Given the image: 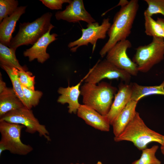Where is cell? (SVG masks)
<instances>
[{
	"mask_svg": "<svg viewBox=\"0 0 164 164\" xmlns=\"http://www.w3.org/2000/svg\"><path fill=\"white\" fill-rule=\"evenodd\" d=\"M70 164H74L72 163H71ZM75 164H85L84 163H80V164H79V163H76Z\"/></svg>",
	"mask_w": 164,
	"mask_h": 164,
	"instance_id": "33",
	"label": "cell"
},
{
	"mask_svg": "<svg viewBox=\"0 0 164 164\" xmlns=\"http://www.w3.org/2000/svg\"><path fill=\"white\" fill-rule=\"evenodd\" d=\"M139 8L138 1L131 0L121 7L115 15L107 34L109 39L100 51L102 57L118 42L127 39L131 33L134 21Z\"/></svg>",
	"mask_w": 164,
	"mask_h": 164,
	"instance_id": "1",
	"label": "cell"
},
{
	"mask_svg": "<svg viewBox=\"0 0 164 164\" xmlns=\"http://www.w3.org/2000/svg\"><path fill=\"white\" fill-rule=\"evenodd\" d=\"M22 87L27 102V108L31 109L32 107H35L38 104L43 93L39 91L29 90L22 85Z\"/></svg>",
	"mask_w": 164,
	"mask_h": 164,
	"instance_id": "25",
	"label": "cell"
},
{
	"mask_svg": "<svg viewBox=\"0 0 164 164\" xmlns=\"http://www.w3.org/2000/svg\"><path fill=\"white\" fill-rule=\"evenodd\" d=\"M77 114L86 123L95 128L102 131H109L110 124L106 117L90 107L80 104Z\"/></svg>",
	"mask_w": 164,
	"mask_h": 164,
	"instance_id": "14",
	"label": "cell"
},
{
	"mask_svg": "<svg viewBox=\"0 0 164 164\" xmlns=\"http://www.w3.org/2000/svg\"><path fill=\"white\" fill-rule=\"evenodd\" d=\"M52 16L51 13L46 12L32 22L20 23L19 31L12 39L9 47L16 50L22 45H33L49 30Z\"/></svg>",
	"mask_w": 164,
	"mask_h": 164,
	"instance_id": "4",
	"label": "cell"
},
{
	"mask_svg": "<svg viewBox=\"0 0 164 164\" xmlns=\"http://www.w3.org/2000/svg\"><path fill=\"white\" fill-rule=\"evenodd\" d=\"M19 2L15 0H0V22L11 15L17 9Z\"/></svg>",
	"mask_w": 164,
	"mask_h": 164,
	"instance_id": "24",
	"label": "cell"
},
{
	"mask_svg": "<svg viewBox=\"0 0 164 164\" xmlns=\"http://www.w3.org/2000/svg\"><path fill=\"white\" fill-rule=\"evenodd\" d=\"M157 21L161 26L164 31L163 38L164 39V19L157 18Z\"/></svg>",
	"mask_w": 164,
	"mask_h": 164,
	"instance_id": "30",
	"label": "cell"
},
{
	"mask_svg": "<svg viewBox=\"0 0 164 164\" xmlns=\"http://www.w3.org/2000/svg\"><path fill=\"white\" fill-rule=\"evenodd\" d=\"M132 89L131 84L123 83L118 86V89L114 97L110 109L105 116L110 125L131 100Z\"/></svg>",
	"mask_w": 164,
	"mask_h": 164,
	"instance_id": "13",
	"label": "cell"
},
{
	"mask_svg": "<svg viewBox=\"0 0 164 164\" xmlns=\"http://www.w3.org/2000/svg\"><path fill=\"white\" fill-rule=\"evenodd\" d=\"M19 81L22 85L28 89L35 90V76H32V74L30 72L17 69Z\"/></svg>",
	"mask_w": 164,
	"mask_h": 164,
	"instance_id": "27",
	"label": "cell"
},
{
	"mask_svg": "<svg viewBox=\"0 0 164 164\" xmlns=\"http://www.w3.org/2000/svg\"><path fill=\"white\" fill-rule=\"evenodd\" d=\"M114 140L116 142H131L138 149L142 151L152 142L162 144L164 141V135L148 128L137 112L122 132L118 136L114 137Z\"/></svg>",
	"mask_w": 164,
	"mask_h": 164,
	"instance_id": "3",
	"label": "cell"
},
{
	"mask_svg": "<svg viewBox=\"0 0 164 164\" xmlns=\"http://www.w3.org/2000/svg\"><path fill=\"white\" fill-rule=\"evenodd\" d=\"M55 16L58 20L62 19L70 22L83 21L90 24L96 22L85 9L82 0H72L65 10L57 12Z\"/></svg>",
	"mask_w": 164,
	"mask_h": 164,
	"instance_id": "11",
	"label": "cell"
},
{
	"mask_svg": "<svg viewBox=\"0 0 164 164\" xmlns=\"http://www.w3.org/2000/svg\"><path fill=\"white\" fill-rule=\"evenodd\" d=\"M111 24L108 18L104 19L100 25L96 22L88 24L87 28H82V34L78 39L69 43L68 46L70 51L76 52L80 46H87L89 43L93 45L92 53L95 50L96 43L98 39H104Z\"/></svg>",
	"mask_w": 164,
	"mask_h": 164,
	"instance_id": "8",
	"label": "cell"
},
{
	"mask_svg": "<svg viewBox=\"0 0 164 164\" xmlns=\"http://www.w3.org/2000/svg\"><path fill=\"white\" fill-rule=\"evenodd\" d=\"M6 84L2 80L1 77L0 79V93L3 92L6 88Z\"/></svg>",
	"mask_w": 164,
	"mask_h": 164,
	"instance_id": "29",
	"label": "cell"
},
{
	"mask_svg": "<svg viewBox=\"0 0 164 164\" xmlns=\"http://www.w3.org/2000/svg\"><path fill=\"white\" fill-rule=\"evenodd\" d=\"M130 84L132 89L131 100L138 101L142 97L149 95H164V81L159 85L153 86H142L135 82Z\"/></svg>",
	"mask_w": 164,
	"mask_h": 164,
	"instance_id": "19",
	"label": "cell"
},
{
	"mask_svg": "<svg viewBox=\"0 0 164 164\" xmlns=\"http://www.w3.org/2000/svg\"><path fill=\"white\" fill-rule=\"evenodd\" d=\"M0 120L22 125L26 128V132L31 134L38 132L40 136H44L48 141L51 140L45 126L40 124L32 111L25 107L7 112L0 117Z\"/></svg>",
	"mask_w": 164,
	"mask_h": 164,
	"instance_id": "7",
	"label": "cell"
},
{
	"mask_svg": "<svg viewBox=\"0 0 164 164\" xmlns=\"http://www.w3.org/2000/svg\"><path fill=\"white\" fill-rule=\"evenodd\" d=\"M158 148L159 146L155 145L150 148L142 150L140 157L131 164H161V161L155 156Z\"/></svg>",
	"mask_w": 164,
	"mask_h": 164,
	"instance_id": "23",
	"label": "cell"
},
{
	"mask_svg": "<svg viewBox=\"0 0 164 164\" xmlns=\"http://www.w3.org/2000/svg\"><path fill=\"white\" fill-rule=\"evenodd\" d=\"M138 102L131 100L114 119L112 125L114 137L120 135L133 119Z\"/></svg>",
	"mask_w": 164,
	"mask_h": 164,
	"instance_id": "17",
	"label": "cell"
},
{
	"mask_svg": "<svg viewBox=\"0 0 164 164\" xmlns=\"http://www.w3.org/2000/svg\"><path fill=\"white\" fill-rule=\"evenodd\" d=\"M26 7V6L19 7L11 15L4 19L0 23V43L7 47L9 46L16 22L25 13Z\"/></svg>",
	"mask_w": 164,
	"mask_h": 164,
	"instance_id": "16",
	"label": "cell"
},
{
	"mask_svg": "<svg viewBox=\"0 0 164 164\" xmlns=\"http://www.w3.org/2000/svg\"><path fill=\"white\" fill-rule=\"evenodd\" d=\"M148 7L145 11L149 16L161 14L164 16V0H145Z\"/></svg>",
	"mask_w": 164,
	"mask_h": 164,
	"instance_id": "26",
	"label": "cell"
},
{
	"mask_svg": "<svg viewBox=\"0 0 164 164\" xmlns=\"http://www.w3.org/2000/svg\"><path fill=\"white\" fill-rule=\"evenodd\" d=\"M25 107L13 88L7 87L0 93V116Z\"/></svg>",
	"mask_w": 164,
	"mask_h": 164,
	"instance_id": "18",
	"label": "cell"
},
{
	"mask_svg": "<svg viewBox=\"0 0 164 164\" xmlns=\"http://www.w3.org/2000/svg\"><path fill=\"white\" fill-rule=\"evenodd\" d=\"M55 26L52 24L48 32L39 38L30 48L23 52V55L28 57L29 61L35 59L40 63H43L50 57L46 50L49 45L57 39V35L55 33L50 34L51 30Z\"/></svg>",
	"mask_w": 164,
	"mask_h": 164,
	"instance_id": "12",
	"label": "cell"
},
{
	"mask_svg": "<svg viewBox=\"0 0 164 164\" xmlns=\"http://www.w3.org/2000/svg\"><path fill=\"white\" fill-rule=\"evenodd\" d=\"M160 149L162 153L164 155V141L163 143L161 145Z\"/></svg>",
	"mask_w": 164,
	"mask_h": 164,
	"instance_id": "31",
	"label": "cell"
},
{
	"mask_svg": "<svg viewBox=\"0 0 164 164\" xmlns=\"http://www.w3.org/2000/svg\"><path fill=\"white\" fill-rule=\"evenodd\" d=\"M96 164H103L102 162L101 161H98L97 162Z\"/></svg>",
	"mask_w": 164,
	"mask_h": 164,
	"instance_id": "32",
	"label": "cell"
},
{
	"mask_svg": "<svg viewBox=\"0 0 164 164\" xmlns=\"http://www.w3.org/2000/svg\"><path fill=\"white\" fill-rule=\"evenodd\" d=\"M89 74V73L76 85L67 87H60L58 90L60 94L57 101L62 104H68V111L70 114H77L81 104L78 102V98L80 94V87L81 83L85 80Z\"/></svg>",
	"mask_w": 164,
	"mask_h": 164,
	"instance_id": "15",
	"label": "cell"
},
{
	"mask_svg": "<svg viewBox=\"0 0 164 164\" xmlns=\"http://www.w3.org/2000/svg\"><path fill=\"white\" fill-rule=\"evenodd\" d=\"M45 6L52 10H59L62 9L64 3H70L71 0H40Z\"/></svg>",
	"mask_w": 164,
	"mask_h": 164,
	"instance_id": "28",
	"label": "cell"
},
{
	"mask_svg": "<svg viewBox=\"0 0 164 164\" xmlns=\"http://www.w3.org/2000/svg\"><path fill=\"white\" fill-rule=\"evenodd\" d=\"M1 65L2 67L9 76L12 85V88L16 95L22 102L24 106L27 108V102L24 95L22 85L18 78L17 69L4 65Z\"/></svg>",
	"mask_w": 164,
	"mask_h": 164,
	"instance_id": "21",
	"label": "cell"
},
{
	"mask_svg": "<svg viewBox=\"0 0 164 164\" xmlns=\"http://www.w3.org/2000/svg\"><path fill=\"white\" fill-rule=\"evenodd\" d=\"M144 14L146 35L153 37L163 38V29L160 24L145 12Z\"/></svg>",
	"mask_w": 164,
	"mask_h": 164,
	"instance_id": "22",
	"label": "cell"
},
{
	"mask_svg": "<svg viewBox=\"0 0 164 164\" xmlns=\"http://www.w3.org/2000/svg\"><path fill=\"white\" fill-rule=\"evenodd\" d=\"M83 104L104 116L108 113L117 88L105 82L97 84L85 82L80 88Z\"/></svg>",
	"mask_w": 164,
	"mask_h": 164,
	"instance_id": "2",
	"label": "cell"
},
{
	"mask_svg": "<svg viewBox=\"0 0 164 164\" xmlns=\"http://www.w3.org/2000/svg\"><path fill=\"white\" fill-rule=\"evenodd\" d=\"M15 51L0 43L1 65L15 68L19 70H26L25 67L20 65L16 58Z\"/></svg>",
	"mask_w": 164,
	"mask_h": 164,
	"instance_id": "20",
	"label": "cell"
},
{
	"mask_svg": "<svg viewBox=\"0 0 164 164\" xmlns=\"http://www.w3.org/2000/svg\"><path fill=\"white\" fill-rule=\"evenodd\" d=\"M25 127L22 125L0 120V147L12 153L20 155H26L31 152L32 147L23 143L21 140V130Z\"/></svg>",
	"mask_w": 164,
	"mask_h": 164,
	"instance_id": "6",
	"label": "cell"
},
{
	"mask_svg": "<svg viewBox=\"0 0 164 164\" xmlns=\"http://www.w3.org/2000/svg\"><path fill=\"white\" fill-rule=\"evenodd\" d=\"M132 46L131 42L127 39L118 42L108 51L106 59L131 76H136L139 72L137 65L130 59L127 53V50Z\"/></svg>",
	"mask_w": 164,
	"mask_h": 164,
	"instance_id": "10",
	"label": "cell"
},
{
	"mask_svg": "<svg viewBox=\"0 0 164 164\" xmlns=\"http://www.w3.org/2000/svg\"><path fill=\"white\" fill-rule=\"evenodd\" d=\"M164 58V39L153 37L149 44L136 49L132 60L137 65L138 71L147 73Z\"/></svg>",
	"mask_w": 164,
	"mask_h": 164,
	"instance_id": "5",
	"label": "cell"
},
{
	"mask_svg": "<svg viewBox=\"0 0 164 164\" xmlns=\"http://www.w3.org/2000/svg\"><path fill=\"white\" fill-rule=\"evenodd\" d=\"M88 73L85 82L94 84L99 83L104 78L119 79L128 84L131 77L127 72L117 68L106 59L101 61L99 60Z\"/></svg>",
	"mask_w": 164,
	"mask_h": 164,
	"instance_id": "9",
	"label": "cell"
}]
</instances>
